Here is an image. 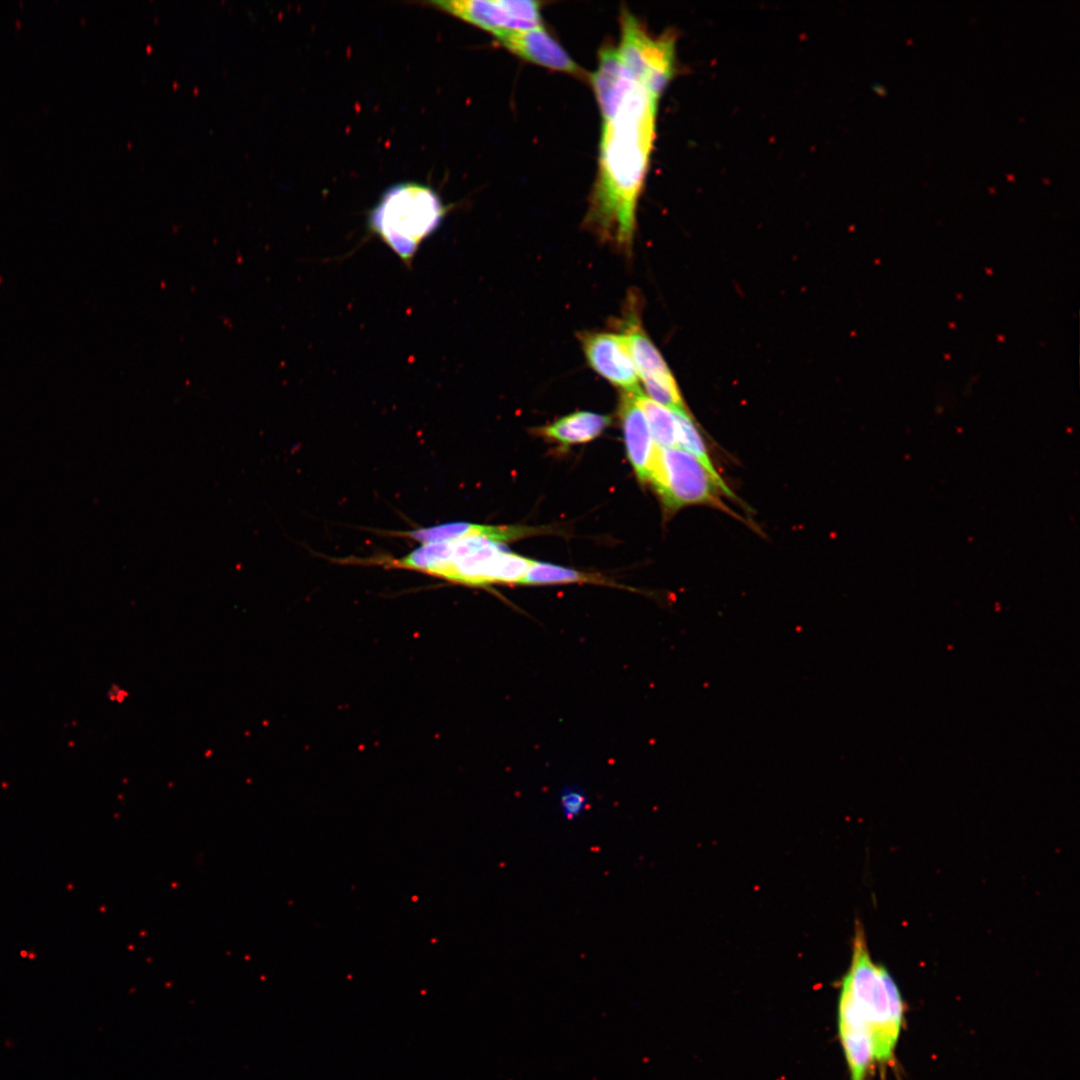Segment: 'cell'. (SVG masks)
<instances>
[{
  "label": "cell",
  "mask_w": 1080,
  "mask_h": 1080,
  "mask_svg": "<svg viewBox=\"0 0 1080 1080\" xmlns=\"http://www.w3.org/2000/svg\"><path fill=\"white\" fill-rule=\"evenodd\" d=\"M657 101L634 82L600 108L599 175L586 223L625 252H630L634 239L637 202L655 138Z\"/></svg>",
  "instance_id": "6da1fadb"
},
{
  "label": "cell",
  "mask_w": 1080,
  "mask_h": 1080,
  "mask_svg": "<svg viewBox=\"0 0 1080 1080\" xmlns=\"http://www.w3.org/2000/svg\"><path fill=\"white\" fill-rule=\"evenodd\" d=\"M839 992L851 1000L866 1024L875 1063L886 1067L894 1060L904 1024L905 1003L892 975L872 959L859 921L855 923L851 962Z\"/></svg>",
  "instance_id": "7a4b0ae2"
},
{
  "label": "cell",
  "mask_w": 1080,
  "mask_h": 1080,
  "mask_svg": "<svg viewBox=\"0 0 1080 1080\" xmlns=\"http://www.w3.org/2000/svg\"><path fill=\"white\" fill-rule=\"evenodd\" d=\"M447 207L432 188L400 183L387 189L370 210L367 226L406 267L441 226Z\"/></svg>",
  "instance_id": "3957f363"
},
{
  "label": "cell",
  "mask_w": 1080,
  "mask_h": 1080,
  "mask_svg": "<svg viewBox=\"0 0 1080 1080\" xmlns=\"http://www.w3.org/2000/svg\"><path fill=\"white\" fill-rule=\"evenodd\" d=\"M649 482L671 510L709 504L729 511L720 499L725 494L722 487L693 455L680 448H657Z\"/></svg>",
  "instance_id": "277c9868"
},
{
  "label": "cell",
  "mask_w": 1080,
  "mask_h": 1080,
  "mask_svg": "<svg viewBox=\"0 0 1080 1080\" xmlns=\"http://www.w3.org/2000/svg\"><path fill=\"white\" fill-rule=\"evenodd\" d=\"M448 554L434 576L470 586L519 584L532 563L528 558L506 551L502 543L480 537L462 554H451L450 550Z\"/></svg>",
  "instance_id": "5b68a950"
},
{
  "label": "cell",
  "mask_w": 1080,
  "mask_h": 1080,
  "mask_svg": "<svg viewBox=\"0 0 1080 1080\" xmlns=\"http://www.w3.org/2000/svg\"><path fill=\"white\" fill-rule=\"evenodd\" d=\"M673 49L671 38L651 37L632 14L623 13L618 54L634 79L656 99L672 76Z\"/></svg>",
  "instance_id": "8992f818"
},
{
  "label": "cell",
  "mask_w": 1080,
  "mask_h": 1080,
  "mask_svg": "<svg viewBox=\"0 0 1080 1080\" xmlns=\"http://www.w3.org/2000/svg\"><path fill=\"white\" fill-rule=\"evenodd\" d=\"M634 312L629 311L625 318L622 334L649 398L670 410H686L672 372Z\"/></svg>",
  "instance_id": "52a82bcc"
},
{
  "label": "cell",
  "mask_w": 1080,
  "mask_h": 1080,
  "mask_svg": "<svg viewBox=\"0 0 1080 1080\" xmlns=\"http://www.w3.org/2000/svg\"><path fill=\"white\" fill-rule=\"evenodd\" d=\"M431 4L494 36L541 26L540 3L531 0H453Z\"/></svg>",
  "instance_id": "ba28073f"
},
{
  "label": "cell",
  "mask_w": 1080,
  "mask_h": 1080,
  "mask_svg": "<svg viewBox=\"0 0 1080 1080\" xmlns=\"http://www.w3.org/2000/svg\"><path fill=\"white\" fill-rule=\"evenodd\" d=\"M580 343L590 368L612 385L635 393L639 377L622 333L583 332Z\"/></svg>",
  "instance_id": "9c48e42d"
},
{
  "label": "cell",
  "mask_w": 1080,
  "mask_h": 1080,
  "mask_svg": "<svg viewBox=\"0 0 1080 1080\" xmlns=\"http://www.w3.org/2000/svg\"><path fill=\"white\" fill-rule=\"evenodd\" d=\"M513 54L540 66L574 75L581 68L542 26L495 36Z\"/></svg>",
  "instance_id": "30bf717a"
},
{
  "label": "cell",
  "mask_w": 1080,
  "mask_h": 1080,
  "mask_svg": "<svg viewBox=\"0 0 1080 1080\" xmlns=\"http://www.w3.org/2000/svg\"><path fill=\"white\" fill-rule=\"evenodd\" d=\"M838 1034L850 1080H867L875 1064L869 1030L851 1000L839 992Z\"/></svg>",
  "instance_id": "8fae6325"
},
{
  "label": "cell",
  "mask_w": 1080,
  "mask_h": 1080,
  "mask_svg": "<svg viewBox=\"0 0 1080 1080\" xmlns=\"http://www.w3.org/2000/svg\"><path fill=\"white\" fill-rule=\"evenodd\" d=\"M619 415L630 463L641 481H649L658 446L653 440L645 415L638 406L634 393L622 394Z\"/></svg>",
  "instance_id": "7c38bea8"
},
{
  "label": "cell",
  "mask_w": 1080,
  "mask_h": 1080,
  "mask_svg": "<svg viewBox=\"0 0 1080 1080\" xmlns=\"http://www.w3.org/2000/svg\"><path fill=\"white\" fill-rule=\"evenodd\" d=\"M536 532L535 529L527 527H507L452 522L432 527L419 528L408 532H400L399 534L422 542L423 544L471 537H481L503 543Z\"/></svg>",
  "instance_id": "4fadbf2b"
},
{
  "label": "cell",
  "mask_w": 1080,
  "mask_h": 1080,
  "mask_svg": "<svg viewBox=\"0 0 1080 1080\" xmlns=\"http://www.w3.org/2000/svg\"><path fill=\"white\" fill-rule=\"evenodd\" d=\"M611 417L590 411H577L538 429L543 437L564 446L591 441L610 424Z\"/></svg>",
  "instance_id": "5bb4252c"
},
{
  "label": "cell",
  "mask_w": 1080,
  "mask_h": 1080,
  "mask_svg": "<svg viewBox=\"0 0 1080 1080\" xmlns=\"http://www.w3.org/2000/svg\"><path fill=\"white\" fill-rule=\"evenodd\" d=\"M645 415L653 440L659 448H673L677 443L676 419L672 410L653 401L640 391L634 393Z\"/></svg>",
  "instance_id": "9a60e30c"
},
{
  "label": "cell",
  "mask_w": 1080,
  "mask_h": 1080,
  "mask_svg": "<svg viewBox=\"0 0 1080 1080\" xmlns=\"http://www.w3.org/2000/svg\"><path fill=\"white\" fill-rule=\"evenodd\" d=\"M672 412L674 413L677 426L676 445L681 447L680 449L685 450L686 452L693 455L718 482V484L724 490L726 496L733 497L732 492L722 480L721 476L711 462L701 434L695 427L694 421L688 414L687 410H672Z\"/></svg>",
  "instance_id": "2e32d148"
},
{
  "label": "cell",
  "mask_w": 1080,
  "mask_h": 1080,
  "mask_svg": "<svg viewBox=\"0 0 1080 1080\" xmlns=\"http://www.w3.org/2000/svg\"><path fill=\"white\" fill-rule=\"evenodd\" d=\"M567 583H607L598 575L588 574L545 562L533 561L521 584H567Z\"/></svg>",
  "instance_id": "e0dca14e"
},
{
  "label": "cell",
  "mask_w": 1080,
  "mask_h": 1080,
  "mask_svg": "<svg viewBox=\"0 0 1080 1080\" xmlns=\"http://www.w3.org/2000/svg\"><path fill=\"white\" fill-rule=\"evenodd\" d=\"M559 806L567 821H575L588 807L587 794L577 785H567L560 791Z\"/></svg>",
  "instance_id": "ac0fdd59"
},
{
  "label": "cell",
  "mask_w": 1080,
  "mask_h": 1080,
  "mask_svg": "<svg viewBox=\"0 0 1080 1080\" xmlns=\"http://www.w3.org/2000/svg\"><path fill=\"white\" fill-rule=\"evenodd\" d=\"M108 697L111 701L122 703L128 697V692L125 689L113 686L108 693Z\"/></svg>",
  "instance_id": "d6986e66"
}]
</instances>
